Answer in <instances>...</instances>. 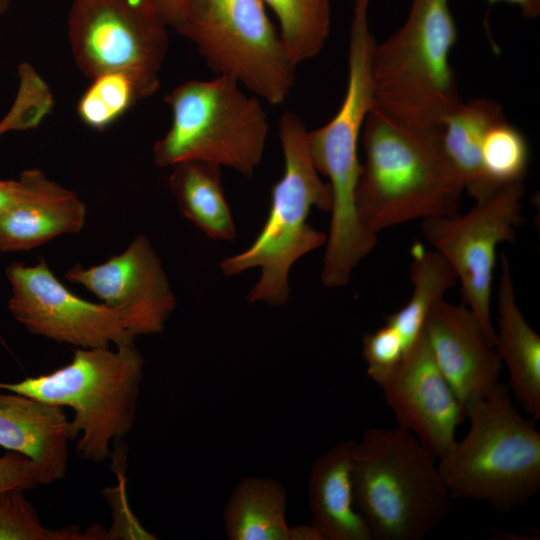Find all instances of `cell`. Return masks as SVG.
Wrapping results in <instances>:
<instances>
[{"instance_id":"obj_1","label":"cell","mask_w":540,"mask_h":540,"mask_svg":"<svg viewBox=\"0 0 540 540\" xmlns=\"http://www.w3.org/2000/svg\"><path fill=\"white\" fill-rule=\"evenodd\" d=\"M365 154L356 190L371 234L412 220L458 213L463 183L443 147L441 127L397 119L373 104L363 123Z\"/></svg>"},{"instance_id":"obj_2","label":"cell","mask_w":540,"mask_h":540,"mask_svg":"<svg viewBox=\"0 0 540 540\" xmlns=\"http://www.w3.org/2000/svg\"><path fill=\"white\" fill-rule=\"evenodd\" d=\"M375 44L368 10L353 9L344 99L328 123L308 131L312 162L319 174L328 178L332 191L330 230L321 272V280L328 288L345 286L354 268L377 242V236L363 227L356 205L361 173L358 143L374 104L371 64Z\"/></svg>"},{"instance_id":"obj_3","label":"cell","mask_w":540,"mask_h":540,"mask_svg":"<svg viewBox=\"0 0 540 540\" xmlns=\"http://www.w3.org/2000/svg\"><path fill=\"white\" fill-rule=\"evenodd\" d=\"M466 435L438 459L451 498L484 502L511 513L540 489V433L523 416L506 384L464 405Z\"/></svg>"},{"instance_id":"obj_4","label":"cell","mask_w":540,"mask_h":540,"mask_svg":"<svg viewBox=\"0 0 540 540\" xmlns=\"http://www.w3.org/2000/svg\"><path fill=\"white\" fill-rule=\"evenodd\" d=\"M353 497L373 540H421L448 514L437 458L402 428H370L356 441Z\"/></svg>"},{"instance_id":"obj_5","label":"cell","mask_w":540,"mask_h":540,"mask_svg":"<svg viewBox=\"0 0 540 540\" xmlns=\"http://www.w3.org/2000/svg\"><path fill=\"white\" fill-rule=\"evenodd\" d=\"M278 127L284 171L272 186L267 219L246 250L220 263L227 276L260 268V278L249 292L248 301L270 305L287 303L292 265L326 243L327 235L308 223L311 209L330 211L332 207V191L329 183L320 179L312 162L303 120L286 111Z\"/></svg>"},{"instance_id":"obj_6","label":"cell","mask_w":540,"mask_h":540,"mask_svg":"<svg viewBox=\"0 0 540 540\" xmlns=\"http://www.w3.org/2000/svg\"><path fill=\"white\" fill-rule=\"evenodd\" d=\"M457 38L450 0H411L401 28L375 44L374 104L407 123L441 127L463 102L450 64Z\"/></svg>"},{"instance_id":"obj_7","label":"cell","mask_w":540,"mask_h":540,"mask_svg":"<svg viewBox=\"0 0 540 540\" xmlns=\"http://www.w3.org/2000/svg\"><path fill=\"white\" fill-rule=\"evenodd\" d=\"M144 360L134 342L117 347L78 348L67 365L0 389L61 407L74 415L71 439L77 452L99 462L111 455L110 444L126 436L134 423Z\"/></svg>"},{"instance_id":"obj_8","label":"cell","mask_w":540,"mask_h":540,"mask_svg":"<svg viewBox=\"0 0 540 540\" xmlns=\"http://www.w3.org/2000/svg\"><path fill=\"white\" fill-rule=\"evenodd\" d=\"M169 130L153 146L159 167L200 160L251 177L259 166L269 132L267 114L256 97L227 76L191 80L171 90Z\"/></svg>"},{"instance_id":"obj_9","label":"cell","mask_w":540,"mask_h":540,"mask_svg":"<svg viewBox=\"0 0 540 540\" xmlns=\"http://www.w3.org/2000/svg\"><path fill=\"white\" fill-rule=\"evenodd\" d=\"M208 68L230 77L272 105L292 91L297 65L261 0H189L177 31Z\"/></svg>"},{"instance_id":"obj_10","label":"cell","mask_w":540,"mask_h":540,"mask_svg":"<svg viewBox=\"0 0 540 540\" xmlns=\"http://www.w3.org/2000/svg\"><path fill=\"white\" fill-rule=\"evenodd\" d=\"M68 39L89 79L125 71L158 90L169 37L149 0H73Z\"/></svg>"},{"instance_id":"obj_11","label":"cell","mask_w":540,"mask_h":540,"mask_svg":"<svg viewBox=\"0 0 540 540\" xmlns=\"http://www.w3.org/2000/svg\"><path fill=\"white\" fill-rule=\"evenodd\" d=\"M522 182L502 186L492 197L465 214L422 220L421 233L453 268L466 305L494 343L491 317L493 271L497 248L513 242L523 222Z\"/></svg>"},{"instance_id":"obj_12","label":"cell","mask_w":540,"mask_h":540,"mask_svg":"<svg viewBox=\"0 0 540 540\" xmlns=\"http://www.w3.org/2000/svg\"><path fill=\"white\" fill-rule=\"evenodd\" d=\"M6 273L12 290L9 310L30 333L80 348L134 342L135 337L116 310L73 294L45 260L34 266L13 263Z\"/></svg>"},{"instance_id":"obj_13","label":"cell","mask_w":540,"mask_h":540,"mask_svg":"<svg viewBox=\"0 0 540 540\" xmlns=\"http://www.w3.org/2000/svg\"><path fill=\"white\" fill-rule=\"evenodd\" d=\"M65 277L116 310L134 337L161 332L176 305L162 263L142 235L121 254L89 268L75 265Z\"/></svg>"},{"instance_id":"obj_14","label":"cell","mask_w":540,"mask_h":540,"mask_svg":"<svg viewBox=\"0 0 540 540\" xmlns=\"http://www.w3.org/2000/svg\"><path fill=\"white\" fill-rule=\"evenodd\" d=\"M378 386L398 427L412 433L437 460L452 448L465 413L440 371L424 332L396 370Z\"/></svg>"},{"instance_id":"obj_15","label":"cell","mask_w":540,"mask_h":540,"mask_svg":"<svg viewBox=\"0 0 540 540\" xmlns=\"http://www.w3.org/2000/svg\"><path fill=\"white\" fill-rule=\"evenodd\" d=\"M423 332L463 409L470 398L486 394L499 383V354L466 304L443 299L430 312Z\"/></svg>"},{"instance_id":"obj_16","label":"cell","mask_w":540,"mask_h":540,"mask_svg":"<svg viewBox=\"0 0 540 540\" xmlns=\"http://www.w3.org/2000/svg\"><path fill=\"white\" fill-rule=\"evenodd\" d=\"M69 420L61 406L16 393H0V446L30 459L38 483L65 476Z\"/></svg>"},{"instance_id":"obj_17","label":"cell","mask_w":540,"mask_h":540,"mask_svg":"<svg viewBox=\"0 0 540 540\" xmlns=\"http://www.w3.org/2000/svg\"><path fill=\"white\" fill-rule=\"evenodd\" d=\"M22 174L27 181L24 196L0 215V251L30 250L82 229L86 207L75 193L38 169Z\"/></svg>"},{"instance_id":"obj_18","label":"cell","mask_w":540,"mask_h":540,"mask_svg":"<svg viewBox=\"0 0 540 540\" xmlns=\"http://www.w3.org/2000/svg\"><path fill=\"white\" fill-rule=\"evenodd\" d=\"M356 441H341L313 463L308 479L311 525L324 540H373L356 510L352 458Z\"/></svg>"},{"instance_id":"obj_19","label":"cell","mask_w":540,"mask_h":540,"mask_svg":"<svg viewBox=\"0 0 540 540\" xmlns=\"http://www.w3.org/2000/svg\"><path fill=\"white\" fill-rule=\"evenodd\" d=\"M498 328L494 346L509 373L507 385L529 417L540 418V337L528 324L515 296L509 259L500 256Z\"/></svg>"},{"instance_id":"obj_20","label":"cell","mask_w":540,"mask_h":540,"mask_svg":"<svg viewBox=\"0 0 540 540\" xmlns=\"http://www.w3.org/2000/svg\"><path fill=\"white\" fill-rule=\"evenodd\" d=\"M287 493L275 479H242L224 508V529L230 540H324L313 525L292 527L286 521Z\"/></svg>"},{"instance_id":"obj_21","label":"cell","mask_w":540,"mask_h":540,"mask_svg":"<svg viewBox=\"0 0 540 540\" xmlns=\"http://www.w3.org/2000/svg\"><path fill=\"white\" fill-rule=\"evenodd\" d=\"M506 119L502 106L490 98H475L461 105L441 122L445 152L466 191L483 203L500 188L486 176L482 164V146L488 131Z\"/></svg>"},{"instance_id":"obj_22","label":"cell","mask_w":540,"mask_h":540,"mask_svg":"<svg viewBox=\"0 0 540 540\" xmlns=\"http://www.w3.org/2000/svg\"><path fill=\"white\" fill-rule=\"evenodd\" d=\"M169 188L182 214L210 239L230 241L234 220L221 179V166L190 160L171 166Z\"/></svg>"},{"instance_id":"obj_23","label":"cell","mask_w":540,"mask_h":540,"mask_svg":"<svg viewBox=\"0 0 540 540\" xmlns=\"http://www.w3.org/2000/svg\"><path fill=\"white\" fill-rule=\"evenodd\" d=\"M411 256L412 295L405 306L385 321L400 334L407 350L422 334L430 312L457 281L451 265L436 250L416 243Z\"/></svg>"},{"instance_id":"obj_24","label":"cell","mask_w":540,"mask_h":540,"mask_svg":"<svg viewBox=\"0 0 540 540\" xmlns=\"http://www.w3.org/2000/svg\"><path fill=\"white\" fill-rule=\"evenodd\" d=\"M261 1L276 16L281 39L296 65L321 52L330 33V0Z\"/></svg>"},{"instance_id":"obj_25","label":"cell","mask_w":540,"mask_h":540,"mask_svg":"<svg viewBox=\"0 0 540 540\" xmlns=\"http://www.w3.org/2000/svg\"><path fill=\"white\" fill-rule=\"evenodd\" d=\"M150 87L125 71L106 72L91 79L77 103L81 121L103 130L123 116L135 103L154 94Z\"/></svg>"},{"instance_id":"obj_26","label":"cell","mask_w":540,"mask_h":540,"mask_svg":"<svg viewBox=\"0 0 540 540\" xmlns=\"http://www.w3.org/2000/svg\"><path fill=\"white\" fill-rule=\"evenodd\" d=\"M22 489L0 493V540H96L107 539V532L92 528L81 533L78 528L44 527Z\"/></svg>"},{"instance_id":"obj_27","label":"cell","mask_w":540,"mask_h":540,"mask_svg":"<svg viewBox=\"0 0 540 540\" xmlns=\"http://www.w3.org/2000/svg\"><path fill=\"white\" fill-rule=\"evenodd\" d=\"M529 156L526 138L507 120L494 125L484 139L483 168L486 176L498 188L523 181Z\"/></svg>"},{"instance_id":"obj_28","label":"cell","mask_w":540,"mask_h":540,"mask_svg":"<svg viewBox=\"0 0 540 540\" xmlns=\"http://www.w3.org/2000/svg\"><path fill=\"white\" fill-rule=\"evenodd\" d=\"M407 349L400 334L384 324L363 337L362 354L367 374L377 384L385 381L399 366Z\"/></svg>"},{"instance_id":"obj_29","label":"cell","mask_w":540,"mask_h":540,"mask_svg":"<svg viewBox=\"0 0 540 540\" xmlns=\"http://www.w3.org/2000/svg\"><path fill=\"white\" fill-rule=\"evenodd\" d=\"M38 484V470L30 459L16 452L0 456V493L32 489Z\"/></svg>"},{"instance_id":"obj_30","label":"cell","mask_w":540,"mask_h":540,"mask_svg":"<svg viewBox=\"0 0 540 540\" xmlns=\"http://www.w3.org/2000/svg\"><path fill=\"white\" fill-rule=\"evenodd\" d=\"M162 21L178 31L182 26L189 0H149Z\"/></svg>"},{"instance_id":"obj_31","label":"cell","mask_w":540,"mask_h":540,"mask_svg":"<svg viewBox=\"0 0 540 540\" xmlns=\"http://www.w3.org/2000/svg\"><path fill=\"white\" fill-rule=\"evenodd\" d=\"M27 189V182L23 174L19 180L0 179V215L20 200Z\"/></svg>"},{"instance_id":"obj_32","label":"cell","mask_w":540,"mask_h":540,"mask_svg":"<svg viewBox=\"0 0 540 540\" xmlns=\"http://www.w3.org/2000/svg\"><path fill=\"white\" fill-rule=\"evenodd\" d=\"M489 6L505 2L517 7L521 15L527 19H534L540 15V0H486Z\"/></svg>"},{"instance_id":"obj_33","label":"cell","mask_w":540,"mask_h":540,"mask_svg":"<svg viewBox=\"0 0 540 540\" xmlns=\"http://www.w3.org/2000/svg\"><path fill=\"white\" fill-rule=\"evenodd\" d=\"M9 4L10 0H0V15L8 9Z\"/></svg>"}]
</instances>
